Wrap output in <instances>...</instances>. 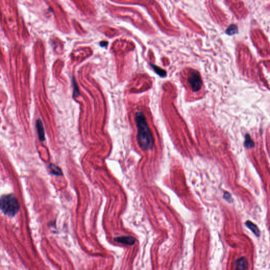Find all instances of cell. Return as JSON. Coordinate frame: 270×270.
Segmentation results:
<instances>
[{"label":"cell","instance_id":"cell-1","mask_svg":"<svg viewBox=\"0 0 270 270\" xmlns=\"http://www.w3.org/2000/svg\"><path fill=\"white\" fill-rule=\"evenodd\" d=\"M135 120L137 127V141L142 149H150L154 147V138L143 112H136Z\"/></svg>","mask_w":270,"mask_h":270},{"label":"cell","instance_id":"cell-2","mask_svg":"<svg viewBox=\"0 0 270 270\" xmlns=\"http://www.w3.org/2000/svg\"><path fill=\"white\" fill-rule=\"evenodd\" d=\"M1 209L4 214L13 217L18 213L20 205L13 195H5L1 197Z\"/></svg>","mask_w":270,"mask_h":270},{"label":"cell","instance_id":"cell-3","mask_svg":"<svg viewBox=\"0 0 270 270\" xmlns=\"http://www.w3.org/2000/svg\"><path fill=\"white\" fill-rule=\"evenodd\" d=\"M187 82L193 91H198L201 89L202 81L200 74L195 71L189 72L187 76Z\"/></svg>","mask_w":270,"mask_h":270},{"label":"cell","instance_id":"cell-4","mask_svg":"<svg viewBox=\"0 0 270 270\" xmlns=\"http://www.w3.org/2000/svg\"><path fill=\"white\" fill-rule=\"evenodd\" d=\"M114 240L118 243L126 244L128 245H132L136 242V239L132 236H121L115 238Z\"/></svg>","mask_w":270,"mask_h":270},{"label":"cell","instance_id":"cell-5","mask_svg":"<svg viewBox=\"0 0 270 270\" xmlns=\"http://www.w3.org/2000/svg\"><path fill=\"white\" fill-rule=\"evenodd\" d=\"M247 261L244 257L238 259L235 262V270H247Z\"/></svg>","mask_w":270,"mask_h":270},{"label":"cell","instance_id":"cell-6","mask_svg":"<svg viewBox=\"0 0 270 270\" xmlns=\"http://www.w3.org/2000/svg\"><path fill=\"white\" fill-rule=\"evenodd\" d=\"M37 128L38 132L39 139L41 141H44L45 140V136H44V128L43 126V124L40 119H38L37 121Z\"/></svg>","mask_w":270,"mask_h":270},{"label":"cell","instance_id":"cell-7","mask_svg":"<svg viewBox=\"0 0 270 270\" xmlns=\"http://www.w3.org/2000/svg\"><path fill=\"white\" fill-rule=\"evenodd\" d=\"M245 224L247 227L252 231V232L256 236H259L260 235V230L258 229V226L256 225L255 224L253 223L250 220H247V222L245 223Z\"/></svg>","mask_w":270,"mask_h":270},{"label":"cell","instance_id":"cell-8","mask_svg":"<svg viewBox=\"0 0 270 270\" xmlns=\"http://www.w3.org/2000/svg\"><path fill=\"white\" fill-rule=\"evenodd\" d=\"M244 146L247 148H252L255 146L254 141H253L252 138L249 134H247L245 136V141L244 143Z\"/></svg>","mask_w":270,"mask_h":270},{"label":"cell","instance_id":"cell-9","mask_svg":"<svg viewBox=\"0 0 270 270\" xmlns=\"http://www.w3.org/2000/svg\"><path fill=\"white\" fill-rule=\"evenodd\" d=\"M49 167H50L51 172L54 175H58V176H62V172L61 170L58 166H56L55 165L51 164Z\"/></svg>","mask_w":270,"mask_h":270},{"label":"cell","instance_id":"cell-10","mask_svg":"<svg viewBox=\"0 0 270 270\" xmlns=\"http://www.w3.org/2000/svg\"><path fill=\"white\" fill-rule=\"evenodd\" d=\"M223 197H224V198L226 200V201H227L228 202L232 203V202H233V199H232L231 195L229 194V193L227 192V191L224 192V195H223Z\"/></svg>","mask_w":270,"mask_h":270},{"label":"cell","instance_id":"cell-11","mask_svg":"<svg viewBox=\"0 0 270 270\" xmlns=\"http://www.w3.org/2000/svg\"><path fill=\"white\" fill-rule=\"evenodd\" d=\"M108 44L107 42H106V41H102L100 42V45L101 47H105L107 44Z\"/></svg>","mask_w":270,"mask_h":270}]
</instances>
